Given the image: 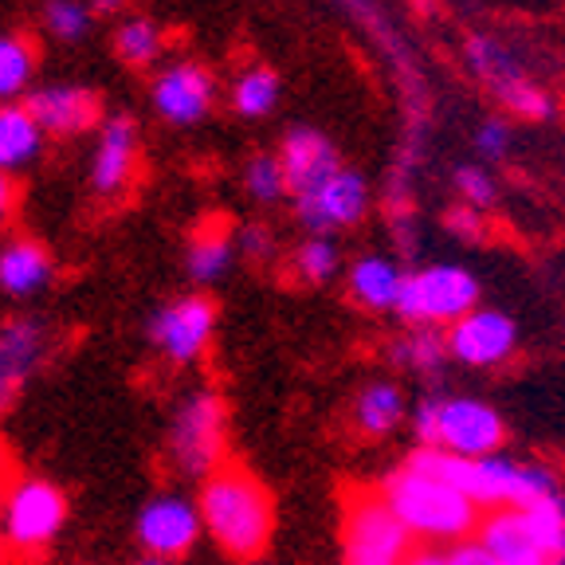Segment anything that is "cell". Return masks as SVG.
I'll list each match as a JSON object with an SVG mask.
<instances>
[{"label": "cell", "instance_id": "obj_30", "mask_svg": "<svg viewBox=\"0 0 565 565\" xmlns=\"http://www.w3.org/2000/svg\"><path fill=\"white\" fill-rule=\"evenodd\" d=\"M295 271L307 282H327L338 271V247L330 244L327 232H310L307 244L295 252Z\"/></svg>", "mask_w": 565, "mask_h": 565}, {"label": "cell", "instance_id": "obj_14", "mask_svg": "<svg viewBox=\"0 0 565 565\" xmlns=\"http://www.w3.org/2000/svg\"><path fill=\"white\" fill-rule=\"evenodd\" d=\"M514 322L499 310H468L463 318L451 322V334H448V350L451 358L468 365H494L511 358L514 350Z\"/></svg>", "mask_w": 565, "mask_h": 565}, {"label": "cell", "instance_id": "obj_2", "mask_svg": "<svg viewBox=\"0 0 565 565\" xmlns=\"http://www.w3.org/2000/svg\"><path fill=\"white\" fill-rule=\"evenodd\" d=\"M408 468L459 487L483 507H530L557 491L546 468H530V463H514L503 456H459V451L428 448V444L408 456Z\"/></svg>", "mask_w": 565, "mask_h": 565}, {"label": "cell", "instance_id": "obj_29", "mask_svg": "<svg viewBox=\"0 0 565 565\" xmlns=\"http://www.w3.org/2000/svg\"><path fill=\"white\" fill-rule=\"evenodd\" d=\"M444 353H451L448 342H444L433 327H420L416 334H408L405 342L393 345V362L408 365V370H420V373H436L444 362Z\"/></svg>", "mask_w": 565, "mask_h": 565}, {"label": "cell", "instance_id": "obj_7", "mask_svg": "<svg viewBox=\"0 0 565 565\" xmlns=\"http://www.w3.org/2000/svg\"><path fill=\"white\" fill-rule=\"evenodd\" d=\"M468 67L494 90V98H499L511 115L526 118V122H546V118L554 115V98L522 71L519 55L507 44H499V40H491V35H483V32L468 35Z\"/></svg>", "mask_w": 565, "mask_h": 565}, {"label": "cell", "instance_id": "obj_11", "mask_svg": "<svg viewBox=\"0 0 565 565\" xmlns=\"http://www.w3.org/2000/svg\"><path fill=\"white\" fill-rule=\"evenodd\" d=\"M212 327H216V307H212L204 295H185V299L169 302L166 310L153 315L150 334L169 362L189 365V362H196L201 350L209 345Z\"/></svg>", "mask_w": 565, "mask_h": 565}, {"label": "cell", "instance_id": "obj_17", "mask_svg": "<svg viewBox=\"0 0 565 565\" xmlns=\"http://www.w3.org/2000/svg\"><path fill=\"white\" fill-rule=\"evenodd\" d=\"M134 150H138V138H134V122L130 118H110L98 134V150H95V166H90V185L95 193H118V189L130 181L134 173Z\"/></svg>", "mask_w": 565, "mask_h": 565}, {"label": "cell", "instance_id": "obj_36", "mask_svg": "<svg viewBox=\"0 0 565 565\" xmlns=\"http://www.w3.org/2000/svg\"><path fill=\"white\" fill-rule=\"evenodd\" d=\"M416 436H420V444L436 448V440H440V401H424L416 408Z\"/></svg>", "mask_w": 565, "mask_h": 565}, {"label": "cell", "instance_id": "obj_19", "mask_svg": "<svg viewBox=\"0 0 565 565\" xmlns=\"http://www.w3.org/2000/svg\"><path fill=\"white\" fill-rule=\"evenodd\" d=\"M44 150V126L35 122V115L28 106L0 103V169H24L28 161L40 158Z\"/></svg>", "mask_w": 565, "mask_h": 565}, {"label": "cell", "instance_id": "obj_9", "mask_svg": "<svg viewBox=\"0 0 565 565\" xmlns=\"http://www.w3.org/2000/svg\"><path fill=\"white\" fill-rule=\"evenodd\" d=\"M201 530V503H189L181 494H158L138 514V542L146 546V554L173 557V562L196 546Z\"/></svg>", "mask_w": 565, "mask_h": 565}, {"label": "cell", "instance_id": "obj_35", "mask_svg": "<svg viewBox=\"0 0 565 565\" xmlns=\"http://www.w3.org/2000/svg\"><path fill=\"white\" fill-rule=\"evenodd\" d=\"M444 228H448L459 244H479V239H483V209H476V204H468V201L456 204V209H448V216H444Z\"/></svg>", "mask_w": 565, "mask_h": 565}, {"label": "cell", "instance_id": "obj_8", "mask_svg": "<svg viewBox=\"0 0 565 565\" xmlns=\"http://www.w3.org/2000/svg\"><path fill=\"white\" fill-rule=\"evenodd\" d=\"M67 519V499L60 487L47 479H20L4 494V514H0V534L4 546L17 550L20 557H32L60 534Z\"/></svg>", "mask_w": 565, "mask_h": 565}, {"label": "cell", "instance_id": "obj_45", "mask_svg": "<svg viewBox=\"0 0 565 565\" xmlns=\"http://www.w3.org/2000/svg\"><path fill=\"white\" fill-rule=\"evenodd\" d=\"M244 565H259V562H244Z\"/></svg>", "mask_w": 565, "mask_h": 565}, {"label": "cell", "instance_id": "obj_1", "mask_svg": "<svg viewBox=\"0 0 565 565\" xmlns=\"http://www.w3.org/2000/svg\"><path fill=\"white\" fill-rule=\"evenodd\" d=\"M204 534L236 562H256L271 542L275 507L267 487L247 468H216L201 487Z\"/></svg>", "mask_w": 565, "mask_h": 565}, {"label": "cell", "instance_id": "obj_6", "mask_svg": "<svg viewBox=\"0 0 565 565\" xmlns=\"http://www.w3.org/2000/svg\"><path fill=\"white\" fill-rule=\"evenodd\" d=\"M413 526L381 494H358L345 511V565H397L408 557Z\"/></svg>", "mask_w": 565, "mask_h": 565}, {"label": "cell", "instance_id": "obj_15", "mask_svg": "<svg viewBox=\"0 0 565 565\" xmlns=\"http://www.w3.org/2000/svg\"><path fill=\"white\" fill-rule=\"evenodd\" d=\"M279 158H282V169H287V185H291L295 196L310 193L327 181L330 173H338V150L334 141L322 138L318 130L310 126H295L279 146Z\"/></svg>", "mask_w": 565, "mask_h": 565}, {"label": "cell", "instance_id": "obj_39", "mask_svg": "<svg viewBox=\"0 0 565 565\" xmlns=\"http://www.w3.org/2000/svg\"><path fill=\"white\" fill-rule=\"evenodd\" d=\"M20 385H24V377H20V373L12 370V365L0 362V413H9V405L17 401Z\"/></svg>", "mask_w": 565, "mask_h": 565}, {"label": "cell", "instance_id": "obj_34", "mask_svg": "<svg viewBox=\"0 0 565 565\" xmlns=\"http://www.w3.org/2000/svg\"><path fill=\"white\" fill-rule=\"evenodd\" d=\"M476 153L487 161H503L511 153V126L503 118H487L476 130Z\"/></svg>", "mask_w": 565, "mask_h": 565}, {"label": "cell", "instance_id": "obj_25", "mask_svg": "<svg viewBox=\"0 0 565 565\" xmlns=\"http://www.w3.org/2000/svg\"><path fill=\"white\" fill-rule=\"evenodd\" d=\"M232 103L244 118H264L271 115V106L279 103V75L271 67H252L236 79Z\"/></svg>", "mask_w": 565, "mask_h": 565}, {"label": "cell", "instance_id": "obj_42", "mask_svg": "<svg viewBox=\"0 0 565 565\" xmlns=\"http://www.w3.org/2000/svg\"><path fill=\"white\" fill-rule=\"evenodd\" d=\"M90 4H95L98 12H118L126 4V0H90Z\"/></svg>", "mask_w": 565, "mask_h": 565}, {"label": "cell", "instance_id": "obj_28", "mask_svg": "<svg viewBox=\"0 0 565 565\" xmlns=\"http://www.w3.org/2000/svg\"><path fill=\"white\" fill-rule=\"evenodd\" d=\"M35 71V52L20 35H0V98H17Z\"/></svg>", "mask_w": 565, "mask_h": 565}, {"label": "cell", "instance_id": "obj_3", "mask_svg": "<svg viewBox=\"0 0 565 565\" xmlns=\"http://www.w3.org/2000/svg\"><path fill=\"white\" fill-rule=\"evenodd\" d=\"M385 499L413 526V534L424 539H463L476 526V499L408 463L385 479Z\"/></svg>", "mask_w": 565, "mask_h": 565}, {"label": "cell", "instance_id": "obj_43", "mask_svg": "<svg viewBox=\"0 0 565 565\" xmlns=\"http://www.w3.org/2000/svg\"><path fill=\"white\" fill-rule=\"evenodd\" d=\"M138 565H173V557H158V554H150L146 562H138Z\"/></svg>", "mask_w": 565, "mask_h": 565}, {"label": "cell", "instance_id": "obj_13", "mask_svg": "<svg viewBox=\"0 0 565 565\" xmlns=\"http://www.w3.org/2000/svg\"><path fill=\"white\" fill-rule=\"evenodd\" d=\"M212 98H216V79H212L201 63H173L153 83V106L173 126L201 122L209 115Z\"/></svg>", "mask_w": 565, "mask_h": 565}, {"label": "cell", "instance_id": "obj_20", "mask_svg": "<svg viewBox=\"0 0 565 565\" xmlns=\"http://www.w3.org/2000/svg\"><path fill=\"white\" fill-rule=\"evenodd\" d=\"M405 271L385 256H362L350 267V295L370 310H397Z\"/></svg>", "mask_w": 565, "mask_h": 565}, {"label": "cell", "instance_id": "obj_18", "mask_svg": "<svg viewBox=\"0 0 565 565\" xmlns=\"http://www.w3.org/2000/svg\"><path fill=\"white\" fill-rule=\"evenodd\" d=\"M47 279H52V256H47L44 244L12 239V244L0 247V287L9 295L24 299V295L44 291Z\"/></svg>", "mask_w": 565, "mask_h": 565}, {"label": "cell", "instance_id": "obj_37", "mask_svg": "<svg viewBox=\"0 0 565 565\" xmlns=\"http://www.w3.org/2000/svg\"><path fill=\"white\" fill-rule=\"evenodd\" d=\"M451 565H499V554H494L487 542H459L448 554Z\"/></svg>", "mask_w": 565, "mask_h": 565}, {"label": "cell", "instance_id": "obj_40", "mask_svg": "<svg viewBox=\"0 0 565 565\" xmlns=\"http://www.w3.org/2000/svg\"><path fill=\"white\" fill-rule=\"evenodd\" d=\"M12 201H17V189H12L9 173L0 169V224H4L12 216Z\"/></svg>", "mask_w": 565, "mask_h": 565}, {"label": "cell", "instance_id": "obj_21", "mask_svg": "<svg viewBox=\"0 0 565 565\" xmlns=\"http://www.w3.org/2000/svg\"><path fill=\"white\" fill-rule=\"evenodd\" d=\"M44 350H47V334L32 318H17L9 327H0V362L12 365L24 381L32 377V370L40 365V358H44Z\"/></svg>", "mask_w": 565, "mask_h": 565}, {"label": "cell", "instance_id": "obj_26", "mask_svg": "<svg viewBox=\"0 0 565 565\" xmlns=\"http://www.w3.org/2000/svg\"><path fill=\"white\" fill-rule=\"evenodd\" d=\"M522 511H526L534 542H539L550 557L562 554L565 550V499L562 494L554 491V494H546V499H539V503L522 507Z\"/></svg>", "mask_w": 565, "mask_h": 565}, {"label": "cell", "instance_id": "obj_44", "mask_svg": "<svg viewBox=\"0 0 565 565\" xmlns=\"http://www.w3.org/2000/svg\"><path fill=\"white\" fill-rule=\"evenodd\" d=\"M550 565H565V550H562V554H554V557H550Z\"/></svg>", "mask_w": 565, "mask_h": 565}, {"label": "cell", "instance_id": "obj_4", "mask_svg": "<svg viewBox=\"0 0 565 565\" xmlns=\"http://www.w3.org/2000/svg\"><path fill=\"white\" fill-rule=\"evenodd\" d=\"M224 440H228V413L212 388L189 393L169 424V459L181 476L209 479L224 463Z\"/></svg>", "mask_w": 565, "mask_h": 565}, {"label": "cell", "instance_id": "obj_46", "mask_svg": "<svg viewBox=\"0 0 565 565\" xmlns=\"http://www.w3.org/2000/svg\"><path fill=\"white\" fill-rule=\"evenodd\" d=\"M0 459H4V448H0Z\"/></svg>", "mask_w": 565, "mask_h": 565}, {"label": "cell", "instance_id": "obj_12", "mask_svg": "<svg viewBox=\"0 0 565 565\" xmlns=\"http://www.w3.org/2000/svg\"><path fill=\"white\" fill-rule=\"evenodd\" d=\"M503 444V420L483 401H440V440L436 448L459 451V456H491Z\"/></svg>", "mask_w": 565, "mask_h": 565}, {"label": "cell", "instance_id": "obj_41", "mask_svg": "<svg viewBox=\"0 0 565 565\" xmlns=\"http://www.w3.org/2000/svg\"><path fill=\"white\" fill-rule=\"evenodd\" d=\"M405 565H451L448 554H436V550H420V554H408Z\"/></svg>", "mask_w": 565, "mask_h": 565}, {"label": "cell", "instance_id": "obj_24", "mask_svg": "<svg viewBox=\"0 0 565 565\" xmlns=\"http://www.w3.org/2000/svg\"><path fill=\"white\" fill-rule=\"evenodd\" d=\"M483 542L499 554V562H511V557H526V554H546V550L534 542V534H530V522L522 507L499 511L494 519H487Z\"/></svg>", "mask_w": 565, "mask_h": 565}, {"label": "cell", "instance_id": "obj_31", "mask_svg": "<svg viewBox=\"0 0 565 565\" xmlns=\"http://www.w3.org/2000/svg\"><path fill=\"white\" fill-rule=\"evenodd\" d=\"M244 185L256 201H279L282 193H291L287 185V169H282V158H271V153H259V158L247 161L244 169Z\"/></svg>", "mask_w": 565, "mask_h": 565}, {"label": "cell", "instance_id": "obj_33", "mask_svg": "<svg viewBox=\"0 0 565 565\" xmlns=\"http://www.w3.org/2000/svg\"><path fill=\"white\" fill-rule=\"evenodd\" d=\"M451 185H456L459 201L476 204V209H487V204H494V196H499V189H494V177L487 173L483 166H456V173H451Z\"/></svg>", "mask_w": 565, "mask_h": 565}, {"label": "cell", "instance_id": "obj_32", "mask_svg": "<svg viewBox=\"0 0 565 565\" xmlns=\"http://www.w3.org/2000/svg\"><path fill=\"white\" fill-rule=\"evenodd\" d=\"M44 20H47V32L67 40V44L83 40L90 28V12H87V4H79V0H47Z\"/></svg>", "mask_w": 565, "mask_h": 565}, {"label": "cell", "instance_id": "obj_23", "mask_svg": "<svg viewBox=\"0 0 565 565\" xmlns=\"http://www.w3.org/2000/svg\"><path fill=\"white\" fill-rule=\"evenodd\" d=\"M405 416V397L393 381H373L370 388H362V397L353 405V420L365 436H381L388 433L393 424Z\"/></svg>", "mask_w": 565, "mask_h": 565}, {"label": "cell", "instance_id": "obj_16", "mask_svg": "<svg viewBox=\"0 0 565 565\" xmlns=\"http://www.w3.org/2000/svg\"><path fill=\"white\" fill-rule=\"evenodd\" d=\"M28 110L44 134H83L98 122V95L87 87H44L28 95Z\"/></svg>", "mask_w": 565, "mask_h": 565}, {"label": "cell", "instance_id": "obj_47", "mask_svg": "<svg viewBox=\"0 0 565 565\" xmlns=\"http://www.w3.org/2000/svg\"><path fill=\"white\" fill-rule=\"evenodd\" d=\"M397 565H405V562H397Z\"/></svg>", "mask_w": 565, "mask_h": 565}, {"label": "cell", "instance_id": "obj_38", "mask_svg": "<svg viewBox=\"0 0 565 565\" xmlns=\"http://www.w3.org/2000/svg\"><path fill=\"white\" fill-rule=\"evenodd\" d=\"M239 244H244V252L252 259H267L275 252V239H271V232L267 228H256V224H252V228H244V236H239Z\"/></svg>", "mask_w": 565, "mask_h": 565}, {"label": "cell", "instance_id": "obj_22", "mask_svg": "<svg viewBox=\"0 0 565 565\" xmlns=\"http://www.w3.org/2000/svg\"><path fill=\"white\" fill-rule=\"evenodd\" d=\"M232 256H236L232 236L221 228V221H216V224H209V228H201L193 236L185 264H189V275H193L196 282H216L232 267Z\"/></svg>", "mask_w": 565, "mask_h": 565}, {"label": "cell", "instance_id": "obj_27", "mask_svg": "<svg viewBox=\"0 0 565 565\" xmlns=\"http://www.w3.org/2000/svg\"><path fill=\"white\" fill-rule=\"evenodd\" d=\"M161 44H166V40H161V28L146 17L126 20V24L115 32V52L122 55L126 63H134V67H146V63L158 60Z\"/></svg>", "mask_w": 565, "mask_h": 565}, {"label": "cell", "instance_id": "obj_10", "mask_svg": "<svg viewBox=\"0 0 565 565\" xmlns=\"http://www.w3.org/2000/svg\"><path fill=\"white\" fill-rule=\"evenodd\" d=\"M370 209V185H365L362 173L353 169H338L327 181L310 193L295 196V212L310 232H334L358 224Z\"/></svg>", "mask_w": 565, "mask_h": 565}, {"label": "cell", "instance_id": "obj_5", "mask_svg": "<svg viewBox=\"0 0 565 565\" xmlns=\"http://www.w3.org/2000/svg\"><path fill=\"white\" fill-rule=\"evenodd\" d=\"M479 282L471 271L456 264H436L424 271L405 275L401 287L397 315L413 327H440V322H456L468 310H476Z\"/></svg>", "mask_w": 565, "mask_h": 565}]
</instances>
